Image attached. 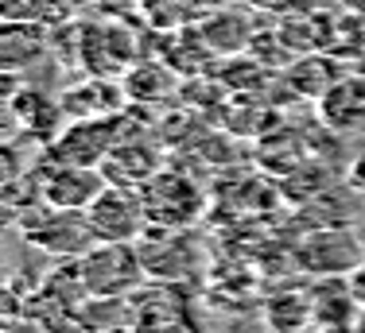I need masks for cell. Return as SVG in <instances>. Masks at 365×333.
I'll list each match as a JSON object with an SVG mask.
<instances>
[{"label": "cell", "instance_id": "cell-13", "mask_svg": "<svg viewBox=\"0 0 365 333\" xmlns=\"http://www.w3.org/2000/svg\"><path fill=\"white\" fill-rule=\"evenodd\" d=\"M198 31H202V39L210 43L214 55H237V51H245L249 43H253V23L241 20L237 12H210L202 23H198Z\"/></svg>", "mask_w": 365, "mask_h": 333}, {"label": "cell", "instance_id": "cell-8", "mask_svg": "<svg viewBox=\"0 0 365 333\" xmlns=\"http://www.w3.org/2000/svg\"><path fill=\"white\" fill-rule=\"evenodd\" d=\"M136 248H140L148 275H155V279L187 275L190 264H195V256H198L187 229H163V225H152V229L136 240Z\"/></svg>", "mask_w": 365, "mask_h": 333}, {"label": "cell", "instance_id": "cell-5", "mask_svg": "<svg viewBox=\"0 0 365 333\" xmlns=\"http://www.w3.org/2000/svg\"><path fill=\"white\" fill-rule=\"evenodd\" d=\"M93 225V236L106 244H136L140 236L152 229V217H148L144 194L133 186H117V182H106L93 206L86 209Z\"/></svg>", "mask_w": 365, "mask_h": 333}, {"label": "cell", "instance_id": "cell-3", "mask_svg": "<svg viewBox=\"0 0 365 333\" xmlns=\"http://www.w3.org/2000/svg\"><path fill=\"white\" fill-rule=\"evenodd\" d=\"M120 136H125V117H117V112H109V117H78L66 128H58V136L43 147V155L51 163L101 166Z\"/></svg>", "mask_w": 365, "mask_h": 333}, {"label": "cell", "instance_id": "cell-4", "mask_svg": "<svg viewBox=\"0 0 365 333\" xmlns=\"http://www.w3.org/2000/svg\"><path fill=\"white\" fill-rule=\"evenodd\" d=\"M365 260V233L350 225H315L295 248V264L307 275H350Z\"/></svg>", "mask_w": 365, "mask_h": 333}, {"label": "cell", "instance_id": "cell-10", "mask_svg": "<svg viewBox=\"0 0 365 333\" xmlns=\"http://www.w3.org/2000/svg\"><path fill=\"white\" fill-rule=\"evenodd\" d=\"M319 109L334 128H365V74H342L319 101Z\"/></svg>", "mask_w": 365, "mask_h": 333}, {"label": "cell", "instance_id": "cell-9", "mask_svg": "<svg viewBox=\"0 0 365 333\" xmlns=\"http://www.w3.org/2000/svg\"><path fill=\"white\" fill-rule=\"evenodd\" d=\"M160 171V147L152 139H117V147L109 152V159L101 163V174L117 186H133L140 190L152 174Z\"/></svg>", "mask_w": 365, "mask_h": 333}, {"label": "cell", "instance_id": "cell-16", "mask_svg": "<svg viewBox=\"0 0 365 333\" xmlns=\"http://www.w3.org/2000/svg\"><path fill=\"white\" fill-rule=\"evenodd\" d=\"M346 182H350L354 190H361V194H365V147L350 159V166H346Z\"/></svg>", "mask_w": 365, "mask_h": 333}, {"label": "cell", "instance_id": "cell-18", "mask_svg": "<svg viewBox=\"0 0 365 333\" xmlns=\"http://www.w3.org/2000/svg\"><path fill=\"white\" fill-rule=\"evenodd\" d=\"M338 4H342V12L361 16V20H365V0H338Z\"/></svg>", "mask_w": 365, "mask_h": 333}, {"label": "cell", "instance_id": "cell-2", "mask_svg": "<svg viewBox=\"0 0 365 333\" xmlns=\"http://www.w3.org/2000/svg\"><path fill=\"white\" fill-rule=\"evenodd\" d=\"M24 236H28V244H36L39 252H47V256H55V260H74V264L98 244L86 209H58L43 198H39L36 209H28Z\"/></svg>", "mask_w": 365, "mask_h": 333}, {"label": "cell", "instance_id": "cell-7", "mask_svg": "<svg viewBox=\"0 0 365 333\" xmlns=\"http://www.w3.org/2000/svg\"><path fill=\"white\" fill-rule=\"evenodd\" d=\"M106 174H101V166H71V163H51L47 155H43L39 163V198L51 201V206L58 209H90L93 198L106 190Z\"/></svg>", "mask_w": 365, "mask_h": 333}, {"label": "cell", "instance_id": "cell-19", "mask_svg": "<svg viewBox=\"0 0 365 333\" xmlns=\"http://www.w3.org/2000/svg\"><path fill=\"white\" fill-rule=\"evenodd\" d=\"M350 333H365V310L358 314V322H354V329H350Z\"/></svg>", "mask_w": 365, "mask_h": 333}, {"label": "cell", "instance_id": "cell-14", "mask_svg": "<svg viewBox=\"0 0 365 333\" xmlns=\"http://www.w3.org/2000/svg\"><path fill=\"white\" fill-rule=\"evenodd\" d=\"M43 55H47V35L39 28L20 23V20L8 23V31H4V70H12V74L31 70V63H39Z\"/></svg>", "mask_w": 365, "mask_h": 333}, {"label": "cell", "instance_id": "cell-12", "mask_svg": "<svg viewBox=\"0 0 365 333\" xmlns=\"http://www.w3.org/2000/svg\"><path fill=\"white\" fill-rule=\"evenodd\" d=\"M342 78V70L334 66V58L323 55V51H311V58H295V63L288 66V85L295 93H303V97H315L323 101L327 90Z\"/></svg>", "mask_w": 365, "mask_h": 333}, {"label": "cell", "instance_id": "cell-11", "mask_svg": "<svg viewBox=\"0 0 365 333\" xmlns=\"http://www.w3.org/2000/svg\"><path fill=\"white\" fill-rule=\"evenodd\" d=\"M8 112H12V117H20L24 125H28V132L39 136L43 144H51V139L58 136L63 117H66V112H63V101L47 97V93H39V90L16 93V97L8 101Z\"/></svg>", "mask_w": 365, "mask_h": 333}, {"label": "cell", "instance_id": "cell-1", "mask_svg": "<svg viewBox=\"0 0 365 333\" xmlns=\"http://www.w3.org/2000/svg\"><path fill=\"white\" fill-rule=\"evenodd\" d=\"M148 279V268L136 244H106L98 240L78 260V283L93 299H125Z\"/></svg>", "mask_w": 365, "mask_h": 333}, {"label": "cell", "instance_id": "cell-15", "mask_svg": "<svg viewBox=\"0 0 365 333\" xmlns=\"http://www.w3.org/2000/svg\"><path fill=\"white\" fill-rule=\"evenodd\" d=\"M268 326L276 333H303V329H315V299L299 291H284L268 302Z\"/></svg>", "mask_w": 365, "mask_h": 333}, {"label": "cell", "instance_id": "cell-17", "mask_svg": "<svg viewBox=\"0 0 365 333\" xmlns=\"http://www.w3.org/2000/svg\"><path fill=\"white\" fill-rule=\"evenodd\" d=\"M346 283H350V295L358 299V306L365 310V260H361V264L350 271V275H346Z\"/></svg>", "mask_w": 365, "mask_h": 333}, {"label": "cell", "instance_id": "cell-6", "mask_svg": "<svg viewBox=\"0 0 365 333\" xmlns=\"http://www.w3.org/2000/svg\"><path fill=\"white\" fill-rule=\"evenodd\" d=\"M140 194L152 225H163V229H187L206 206L202 186L195 179H187L182 171H171V166H160L140 186Z\"/></svg>", "mask_w": 365, "mask_h": 333}]
</instances>
